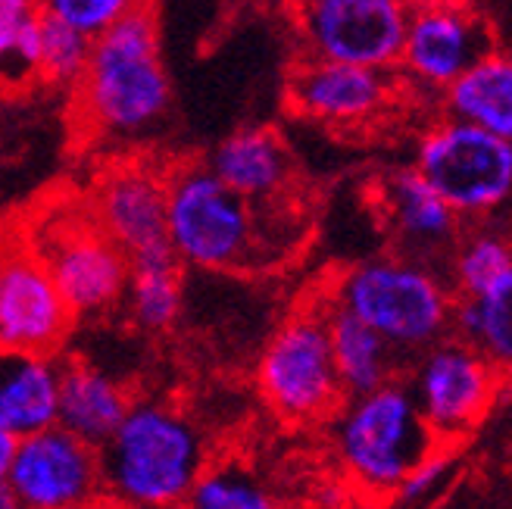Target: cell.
Masks as SVG:
<instances>
[{
	"label": "cell",
	"instance_id": "cell-6",
	"mask_svg": "<svg viewBox=\"0 0 512 509\" xmlns=\"http://www.w3.org/2000/svg\"><path fill=\"white\" fill-rule=\"evenodd\" d=\"M47 275L54 278L69 313L79 319L104 316L119 307L128 288V260L97 225L91 207L54 203L25 232Z\"/></svg>",
	"mask_w": 512,
	"mask_h": 509
},
{
	"label": "cell",
	"instance_id": "cell-10",
	"mask_svg": "<svg viewBox=\"0 0 512 509\" xmlns=\"http://www.w3.org/2000/svg\"><path fill=\"white\" fill-rule=\"evenodd\" d=\"M491 50H497L494 29L478 13L475 0H409L397 60L403 85L441 97Z\"/></svg>",
	"mask_w": 512,
	"mask_h": 509
},
{
	"label": "cell",
	"instance_id": "cell-23",
	"mask_svg": "<svg viewBox=\"0 0 512 509\" xmlns=\"http://www.w3.org/2000/svg\"><path fill=\"white\" fill-rule=\"evenodd\" d=\"M128 316L144 332H166L182 313V269L175 257L128 266Z\"/></svg>",
	"mask_w": 512,
	"mask_h": 509
},
{
	"label": "cell",
	"instance_id": "cell-28",
	"mask_svg": "<svg viewBox=\"0 0 512 509\" xmlns=\"http://www.w3.org/2000/svg\"><path fill=\"white\" fill-rule=\"evenodd\" d=\"M41 10L54 19H63L72 29L94 38L132 10L147 7L150 0H38Z\"/></svg>",
	"mask_w": 512,
	"mask_h": 509
},
{
	"label": "cell",
	"instance_id": "cell-14",
	"mask_svg": "<svg viewBox=\"0 0 512 509\" xmlns=\"http://www.w3.org/2000/svg\"><path fill=\"white\" fill-rule=\"evenodd\" d=\"M91 213L128 266L175 257L166 238V175L141 163H122L97 182Z\"/></svg>",
	"mask_w": 512,
	"mask_h": 509
},
{
	"label": "cell",
	"instance_id": "cell-17",
	"mask_svg": "<svg viewBox=\"0 0 512 509\" xmlns=\"http://www.w3.org/2000/svg\"><path fill=\"white\" fill-rule=\"evenodd\" d=\"M60 360L29 350L0 347V428L29 438L57 425Z\"/></svg>",
	"mask_w": 512,
	"mask_h": 509
},
{
	"label": "cell",
	"instance_id": "cell-31",
	"mask_svg": "<svg viewBox=\"0 0 512 509\" xmlns=\"http://www.w3.org/2000/svg\"><path fill=\"white\" fill-rule=\"evenodd\" d=\"M0 509H22L19 500L13 497V491H10L7 481H0Z\"/></svg>",
	"mask_w": 512,
	"mask_h": 509
},
{
	"label": "cell",
	"instance_id": "cell-7",
	"mask_svg": "<svg viewBox=\"0 0 512 509\" xmlns=\"http://www.w3.org/2000/svg\"><path fill=\"white\" fill-rule=\"evenodd\" d=\"M413 169L459 219L491 216L512 200V144L450 116L422 132Z\"/></svg>",
	"mask_w": 512,
	"mask_h": 509
},
{
	"label": "cell",
	"instance_id": "cell-29",
	"mask_svg": "<svg viewBox=\"0 0 512 509\" xmlns=\"http://www.w3.org/2000/svg\"><path fill=\"white\" fill-rule=\"evenodd\" d=\"M447 469H450V456L434 450L431 456H425V460L400 481L397 497L406 500V503H419V500H425L431 491H438V488H441V481H444Z\"/></svg>",
	"mask_w": 512,
	"mask_h": 509
},
{
	"label": "cell",
	"instance_id": "cell-1",
	"mask_svg": "<svg viewBox=\"0 0 512 509\" xmlns=\"http://www.w3.org/2000/svg\"><path fill=\"white\" fill-rule=\"evenodd\" d=\"M210 466L207 438L166 400H132L100 447L104 485L116 509H178Z\"/></svg>",
	"mask_w": 512,
	"mask_h": 509
},
{
	"label": "cell",
	"instance_id": "cell-5",
	"mask_svg": "<svg viewBox=\"0 0 512 509\" xmlns=\"http://www.w3.org/2000/svg\"><path fill=\"white\" fill-rule=\"evenodd\" d=\"M434 431L400 381L350 397L335 422V447L360 488L391 494L425 456L434 453Z\"/></svg>",
	"mask_w": 512,
	"mask_h": 509
},
{
	"label": "cell",
	"instance_id": "cell-4",
	"mask_svg": "<svg viewBox=\"0 0 512 509\" xmlns=\"http://www.w3.org/2000/svg\"><path fill=\"white\" fill-rule=\"evenodd\" d=\"M335 307L369 325L400 356L428 350L450 332L453 297L431 266L384 257L341 275Z\"/></svg>",
	"mask_w": 512,
	"mask_h": 509
},
{
	"label": "cell",
	"instance_id": "cell-13",
	"mask_svg": "<svg viewBox=\"0 0 512 509\" xmlns=\"http://www.w3.org/2000/svg\"><path fill=\"white\" fill-rule=\"evenodd\" d=\"M500 385V372L463 341L431 344L413 372V394L434 438H459L481 422Z\"/></svg>",
	"mask_w": 512,
	"mask_h": 509
},
{
	"label": "cell",
	"instance_id": "cell-18",
	"mask_svg": "<svg viewBox=\"0 0 512 509\" xmlns=\"http://www.w3.org/2000/svg\"><path fill=\"white\" fill-rule=\"evenodd\" d=\"M132 397L110 372L82 360L60 363L57 425L91 447H104L125 419Z\"/></svg>",
	"mask_w": 512,
	"mask_h": 509
},
{
	"label": "cell",
	"instance_id": "cell-11",
	"mask_svg": "<svg viewBox=\"0 0 512 509\" xmlns=\"http://www.w3.org/2000/svg\"><path fill=\"white\" fill-rule=\"evenodd\" d=\"M7 485L22 509H116L100 469V450L60 425L19 438Z\"/></svg>",
	"mask_w": 512,
	"mask_h": 509
},
{
	"label": "cell",
	"instance_id": "cell-21",
	"mask_svg": "<svg viewBox=\"0 0 512 509\" xmlns=\"http://www.w3.org/2000/svg\"><path fill=\"white\" fill-rule=\"evenodd\" d=\"M325 322H328L331 360H335L344 397H360L388 385L397 366V350L378 332H372L369 325L335 307V303L325 313Z\"/></svg>",
	"mask_w": 512,
	"mask_h": 509
},
{
	"label": "cell",
	"instance_id": "cell-30",
	"mask_svg": "<svg viewBox=\"0 0 512 509\" xmlns=\"http://www.w3.org/2000/svg\"><path fill=\"white\" fill-rule=\"evenodd\" d=\"M13 450H16V438L10 431L0 428V481L7 478V469H10V460H13Z\"/></svg>",
	"mask_w": 512,
	"mask_h": 509
},
{
	"label": "cell",
	"instance_id": "cell-19",
	"mask_svg": "<svg viewBox=\"0 0 512 509\" xmlns=\"http://www.w3.org/2000/svg\"><path fill=\"white\" fill-rule=\"evenodd\" d=\"M210 172L225 188L250 203H272L291 185V157L269 129H241L228 135L210 157Z\"/></svg>",
	"mask_w": 512,
	"mask_h": 509
},
{
	"label": "cell",
	"instance_id": "cell-8",
	"mask_svg": "<svg viewBox=\"0 0 512 509\" xmlns=\"http://www.w3.org/2000/svg\"><path fill=\"white\" fill-rule=\"evenodd\" d=\"M256 388L278 419L319 422L344 403L325 313L306 310L275 328L256 363Z\"/></svg>",
	"mask_w": 512,
	"mask_h": 509
},
{
	"label": "cell",
	"instance_id": "cell-25",
	"mask_svg": "<svg viewBox=\"0 0 512 509\" xmlns=\"http://www.w3.org/2000/svg\"><path fill=\"white\" fill-rule=\"evenodd\" d=\"M178 509H278L266 481L238 460L210 463Z\"/></svg>",
	"mask_w": 512,
	"mask_h": 509
},
{
	"label": "cell",
	"instance_id": "cell-9",
	"mask_svg": "<svg viewBox=\"0 0 512 509\" xmlns=\"http://www.w3.org/2000/svg\"><path fill=\"white\" fill-rule=\"evenodd\" d=\"M306 57L397 69L409 0H291Z\"/></svg>",
	"mask_w": 512,
	"mask_h": 509
},
{
	"label": "cell",
	"instance_id": "cell-27",
	"mask_svg": "<svg viewBox=\"0 0 512 509\" xmlns=\"http://www.w3.org/2000/svg\"><path fill=\"white\" fill-rule=\"evenodd\" d=\"M91 38L72 29L63 19H41V47H38V82L54 88H75L88 63Z\"/></svg>",
	"mask_w": 512,
	"mask_h": 509
},
{
	"label": "cell",
	"instance_id": "cell-22",
	"mask_svg": "<svg viewBox=\"0 0 512 509\" xmlns=\"http://www.w3.org/2000/svg\"><path fill=\"white\" fill-rule=\"evenodd\" d=\"M450 332L475 347L500 378H512V266L484 294L453 300Z\"/></svg>",
	"mask_w": 512,
	"mask_h": 509
},
{
	"label": "cell",
	"instance_id": "cell-16",
	"mask_svg": "<svg viewBox=\"0 0 512 509\" xmlns=\"http://www.w3.org/2000/svg\"><path fill=\"white\" fill-rule=\"evenodd\" d=\"M381 207L406 260L428 266L459 241V216L416 169H394L381 182Z\"/></svg>",
	"mask_w": 512,
	"mask_h": 509
},
{
	"label": "cell",
	"instance_id": "cell-3",
	"mask_svg": "<svg viewBox=\"0 0 512 509\" xmlns=\"http://www.w3.org/2000/svg\"><path fill=\"white\" fill-rule=\"evenodd\" d=\"M166 238L178 266L235 272L260 260L256 203L225 188L207 163H188L166 175Z\"/></svg>",
	"mask_w": 512,
	"mask_h": 509
},
{
	"label": "cell",
	"instance_id": "cell-2",
	"mask_svg": "<svg viewBox=\"0 0 512 509\" xmlns=\"http://www.w3.org/2000/svg\"><path fill=\"white\" fill-rule=\"evenodd\" d=\"M72 91L82 122L97 135L128 138L163 119L172 91L150 4L91 38L85 72Z\"/></svg>",
	"mask_w": 512,
	"mask_h": 509
},
{
	"label": "cell",
	"instance_id": "cell-12",
	"mask_svg": "<svg viewBox=\"0 0 512 509\" xmlns=\"http://www.w3.org/2000/svg\"><path fill=\"white\" fill-rule=\"evenodd\" d=\"M75 328L29 238L0 232V347L57 356Z\"/></svg>",
	"mask_w": 512,
	"mask_h": 509
},
{
	"label": "cell",
	"instance_id": "cell-20",
	"mask_svg": "<svg viewBox=\"0 0 512 509\" xmlns=\"http://www.w3.org/2000/svg\"><path fill=\"white\" fill-rule=\"evenodd\" d=\"M444 116L512 144V54L491 50L441 94Z\"/></svg>",
	"mask_w": 512,
	"mask_h": 509
},
{
	"label": "cell",
	"instance_id": "cell-26",
	"mask_svg": "<svg viewBox=\"0 0 512 509\" xmlns=\"http://www.w3.org/2000/svg\"><path fill=\"white\" fill-rule=\"evenodd\" d=\"M512 266V244L497 232H475L453 247V282L459 297H478Z\"/></svg>",
	"mask_w": 512,
	"mask_h": 509
},
{
	"label": "cell",
	"instance_id": "cell-24",
	"mask_svg": "<svg viewBox=\"0 0 512 509\" xmlns=\"http://www.w3.org/2000/svg\"><path fill=\"white\" fill-rule=\"evenodd\" d=\"M41 19L38 0H0V91H25L38 82Z\"/></svg>",
	"mask_w": 512,
	"mask_h": 509
},
{
	"label": "cell",
	"instance_id": "cell-15",
	"mask_svg": "<svg viewBox=\"0 0 512 509\" xmlns=\"http://www.w3.org/2000/svg\"><path fill=\"white\" fill-rule=\"evenodd\" d=\"M403 91L394 69H369L303 57L288 79L294 113L331 125H360L388 113Z\"/></svg>",
	"mask_w": 512,
	"mask_h": 509
}]
</instances>
